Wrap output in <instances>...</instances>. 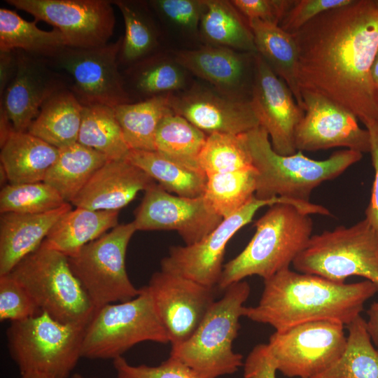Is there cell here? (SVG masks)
<instances>
[{"mask_svg": "<svg viewBox=\"0 0 378 378\" xmlns=\"http://www.w3.org/2000/svg\"><path fill=\"white\" fill-rule=\"evenodd\" d=\"M292 34L299 52L300 90L335 102L364 125L378 120V90L371 74L378 48L377 1L353 0Z\"/></svg>", "mask_w": 378, "mask_h": 378, "instance_id": "6da1fadb", "label": "cell"}, {"mask_svg": "<svg viewBox=\"0 0 378 378\" xmlns=\"http://www.w3.org/2000/svg\"><path fill=\"white\" fill-rule=\"evenodd\" d=\"M377 292L368 280L335 282L288 268L264 280L258 304L245 307L244 316L270 325L275 331L316 321L347 326L360 316L365 302Z\"/></svg>", "mask_w": 378, "mask_h": 378, "instance_id": "7a4b0ae2", "label": "cell"}, {"mask_svg": "<svg viewBox=\"0 0 378 378\" xmlns=\"http://www.w3.org/2000/svg\"><path fill=\"white\" fill-rule=\"evenodd\" d=\"M243 138L256 171L255 197L259 200L280 197L309 202L317 186L337 178L363 157L362 153L350 149L336 151L323 160L311 159L299 150L279 155L260 126L244 133Z\"/></svg>", "mask_w": 378, "mask_h": 378, "instance_id": "3957f363", "label": "cell"}, {"mask_svg": "<svg viewBox=\"0 0 378 378\" xmlns=\"http://www.w3.org/2000/svg\"><path fill=\"white\" fill-rule=\"evenodd\" d=\"M310 215L287 203H277L255 223V232L246 247L223 265L217 288L247 276L267 279L288 269L312 236Z\"/></svg>", "mask_w": 378, "mask_h": 378, "instance_id": "277c9868", "label": "cell"}, {"mask_svg": "<svg viewBox=\"0 0 378 378\" xmlns=\"http://www.w3.org/2000/svg\"><path fill=\"white\" fill-rule=\"evenodd\" d=\"M202 321L184 342L172 346L170 356L190 368L199 378H218L232 374L243 366V356L232 349L244 316L251 287L244 280L225 289Z\"/></svg>", "mask_w": 378, "mask_h": 378, "instance_id": "5b68a950", "label": "cell"}, {"mask_svg": "<svg viewBox=\"0 0 378 378\" xmlns=\"http://www.w3.org/2000/svg\"><path fill=\"white\" fill-rule=\"evenodd\" d=\"M43 312L64 323L86 326L96 310L69 258L45 241L9 273Z\"/></svg>", "mask_w": 378, "mask_h": 378, "instance_id": "8992f818", "label": "cell"}, {"mask_svg": "<svg viewBox=\"0 0 378 378\" xmlns=\"http://www.w3.org/2000/svg\"><path fill=\"white\" fill-rule=\"evenodd\" d=\"M292 265L297 272L335 282L361 276L378 288V232L364 218L312 235Z\"/></svg>", "mask_w": 378, "mask_h": 378, "instance_id": "52a82bcc", "label": "cell"}, {"mask_svg": "<svg viewBox=\"0 0 378 378\" xmlns=\"http://www.w3.org/2000/svg\"><path fill=\"white\" fill-rule=\"evenodd\" d=\"M139 289L130 300L96 309L84 330L81 358L113 360L140 342H169L147 286Z\"/></svg>", "mask_w": 378, "mask_h": 378, "instance_id": "ba28073f", "label": "cell"}, {"mask_svg": "<svg viewBox=\"0 0 378 378\" xmlns=\"http://www.w3.org/2000/svg\"><path fill=\"white\" fill-rule=\"evenodd\" d=\"M85 328L62 323L43 312L11 322L6 330L10 356L20 374L34 372L68 378L81 358Z\"/></svg>", "mask_w": 378, "mask_h": 378, "instance_id": "9c48e42d", "label": "cell"}, {"mask_svg": "<svg viewBox=\"0 0 378 378\" xmlns=\"http://www.w3.org/2000/svg\"><path fill=\"white\" fill-rule=\"evenodd\" d=\"M136 231L133 221L118 224L68 257L71 270L95 309L128 301L139 294L125 266L127 246Z\"/></svg>", "mask_w": 378, "mask_h": 378, "instance_id": "30bf717a", "label": "cell"}, {"mask_svg": "<svg viewBox=\"0 0 378 378\" xmlns=\"http://www.w3.org/2000/svg\"><path fill=\"white\" fill-rule=\"evenodd\" d=\"M122 41V36L113 43L94 48L65 46L46 59L65 76L69 89L83 106L114 108L132 102L119 69Z\"/></svg>", "mask_w": 378, "mask_h": 378, "instance_id": "8fae6325", "label": "cell"}, {"mask_svg": "<svg viewBox=\"0 0 378 378\" xmlns=\"http://www.w3.org/2000/svg\"><path fill=\"white\" fill-rule=\"evenodd\" d=\"M344 326L316 321L275 331L267 348L276 371L287 377L314 378L330 368L347 343Z\"/></svg>", "mask_w": 378, "mask_h": 378, "instance_id": "7c38bea8", "label": "cell"}, {"mask_svg": "<svg viewBox=\"0 0 378 378\" xmlns=\"http://www.w3.org/2000/svg\"><path fill=\"white\" fill-rule=\"evenodd\" d=\"M277 203L292 204L306 213L311 212L313 209L310 202L280 197L259 200L254 196L237 212L223 219L200 241L192 245L172 246L169 255L161 260V270L216 288L222 274L224 253L229 241L252 220L260 208Z\"/></svg>", "mask_w": 378, "mask_h": 378, "instance_id": "4fadbf2b", "label": "cell"}, {"mask_svg": "<svg viewBox=\"0 0 378 378\" xmlns=\"http://www.w3.org/2000/svg\"><path fill=\"white\" fill-rule=\"evenodd\" d=\"M63 34L66 46L88 48L108 43L115 17L108 0H6Z\"/></svg>", "mask_w": 378, "mask_h": 378, "instance_id": "5bb4252c", "label": "cell"}, {"mask_svg": "<svg viewBox=\"0 0 378 378\" xmlns=\"http://www.w3.org/2000/svg\"><path fill=\"white\" fill-rule=\"evenodd\" d=\"M134 214L136 230H175L186 245L200 241L223 220L209 208L203 196L175 195L157 183L144 191Z\"/></svg>", "mask_w": 378, "mask_h": 378, "instance_id": "9a60e30c", "label": "cell"}, {"mask_svg": "<svg viewBox=\"0 0 378 378\" xmlns=\"http://www.w3.org/2000/svg\"><path fill=\"white\" fill-rule=\"evenodd\" d=\"M304 115L294 134L297 151L344 147L370 153L369 132L350 111L321 94L301 90Z\"/></svg>", "mask_w": 378, "mask_h": 378, "instance_id": "2e32d148", "label": "cell"}, {"mask_svg": "<svg viewBox=\"0 0 378 378\" xmlns=\"http://www.w3.org/2000/svg\"><path fill=\"white\" fill-rule=\"evenodd\" d=\"M172 346L188 340L215 301L216 288L160 270L146 286Z\"/></svg>", "mask_w": 378, "mask_h": 378, "instance_id": "e0dca14e", "label": "cell"}, {"mask_svg": "<svg viewBox=\"0 0 378 378\" xmlns=\"http://www.w3.org/2000/svg\"><path fill=\"white\" fill-rule=\"evenodd\" d=\"M251 99L253 111L267 133L273 150L282 155L295 154V130L304 115L286 83L258 55L254 57Z\"/></svg>", "mask_w": 378, "mask_h": 378, "instance_id": "ac0fdd59", "label": "cell"}, {"mask_svg": "<svg viewBox=\"0 0 378 378\" xmlns=\"http://www.w3.org/2000/svg\"><path fill=\"white\" fill-rule=\"evenodd\" d=\"M15 76L1 95L0 119L17 132H27L43 104L55 92L69 88L67 78L41 57L17 50Z\"/></svg>", "mask_w": 378, "mask_h": 378, "instance_id": "d6986e66", "label": "cell"}, {"mask_svg": "<svg viewBox=\"0 0 378 378\" xmlns=\"http://www.w3.org/2000/svg\"><path fill=\"white\" fill-rule=\"evenodd\" d=\"M173 111L207 135L241 134L259 122L250 101L217 90L195 87L179 94H170Z\"/></svg>", "mask_w": 378, "mask_h": 378, "instance_id": "ffe728a7", "label": "cell"}, {"mask_svg": "<svg viewBox=\"0 0 378 378\" xmlns=\"http://www.w3.org/2000/svg\"><path fill=\"white\" fill-rule=\"evenodd\" d=\"M155 181L128 160H108L93 174L71 202L76 207L118 211Z\"/></svg>", "mask_w": 378, "mask_h": 378, "instance_id": "44dd1931", "label": "cell"}, {"mask_svg": "<svg viewBox=\"0 0 378 378\" xmlns=\"http://www.w3.org/2000/svg\"><path fill=\"white\" fill-rule=\"evenodd\" d=\"M255 54L206 45L178 52L174 58L186 70L208 81L218 91L241 98Z\"/></svg>", "mask_w": 378, "mask_h": 378, "instance_id": "7402d4cb", "label": "cell"}, {"mask_svg": "<svg viewBox=\"0 0 378 378\" xmlns=\"http://www.w3.org/2000/svg\"><path fill=\"white\" fill-rule=\"evenodd\" d=\"M71 209L70 203H66L43 214H1L0 276L9 274L23 258L37 249L57 221Z\"/></svg>", "mask_w": 378, "mask_h": 378, "instance_id": "603a6c76", "label": "cell"}, {"mask_svg": "<svg viewBox=\"0 0 378 378\" xmlns=\"http://www.w3.org/2000/svg\"><path fill=\"white\" fill-rule=\"evenodd\" d=\"M1 145V167L8 183H36L59 155V149L28 132H13Z\"/></svg>", "mask_w": 378, "mask_h": 378, "instance_id": "cb8c5ba5", "label": "cell"}, {"mask_svg": "<svg viewBox=\"0 0 378 378\" xmlns=\"http://www.w3.org/2000/svg\"><path fill=\"white\" fill-rule=\"evenodd\" d=\"M248 22L257 54L286 83L297 104L304 109L298 80L299 52L294 36L276 24L260 20Z\"/></svg>", "mask_w": 378, "mask_h": 378, "instance_id": "d4e9b609", "label": "cell"}, {"mask_svg": "<svg viewBox=\"0 0 378 378\" xmlns=\"http://www.w3.org/2000/svg\"><path fill=\"white\" fill-rule=\"evenodd\" d=\"M118 211H97L76 207L67 211L54 225L46 244L68 257L116 227Z\"/></svg>", "mask_w": 378, "mask_h": 378, "instance_id": "484cf974", "label": "cell"}, {"mask_svg": "<svg viewBox=\"0 0 378 378\" xmlns=\"http://www.w3.org/2000/svg\"><path fill=\"white\" fill-rule=\"evenodd\" d=\"M83 106L69 89L53 94L42 106L28 132L61 149L78 142Z\"/></svg>", "mask_w": 378, "mask_h": 378, "instance_id": "4316f807", "label": "cell"}, {"mask_svg": "<svg viewBox=\"0 0 378 378\" xmlns=\"http://www.w3.org/2000/svg\"><path fill=\"white\" fill-rule=\"evenodd\" d=\"M126 90L132 102L172 94L186 85V70L175 59L160 52L127 68L122 74Z\"/></svg>", "mask_w": 378, "mask_h": 378, "instance_id": "83f0119b", "label": "cell"}, {"mask_svg": "<svg viewBox=\"0 0 378 378\" xmlns=\"http://www.w3.org/2000/svg\"><path fill=\"white\" fill-rule=\"evenodd\" d=\"M199 35L206 45L257 53L248 22L244 20L231 1L205 0Z\"/></svg>", "mask_w": 378, "mask_h": 378, "instance_id": "f1b7e54d", "label": "cell"}, {"mask_svg": "<svg viewBox=\"0 0 378 378\" xmlns=\"http://www.w3.org/2000/svg\"><path fill=\"white\" fill-rule=\"evenodd\" d=\"M109 159L92 148L76 143L59 149V155L43 182L71 203L93 174Z\"/></svg>", "mask_w": 378, "mask_h": 378, "instance_id": "f546056e", "label": "cell"}, {"mask_svg": "<svg viewBox=\"0 0 378 378\" xmlns=\"http://www.w3.org/2000/svg\"><path fill=\"white\" fill-rule=\"evenodd\" d=\"M170 94L158 95L114 107L116 118L130 150H155L158 127L165 116L174 113Z\"/></svg>", "mask_w": 378, "mask_h": 378, "instance_id": "4dcf8cb0", "label": "cell"}, {"mask_svg": "<svg viewBox=\"0 0 378 378\" xmlns=\"http://www.w3.org/2000/svg\"><path fill=\"white\" fill-rule=\"evenodd\" d=\"M121 12L125 35L118 55L119 65L127 67L157 52L160 32L148 1L113 0Z\"/></svg>", "mask_w": 378, "mask_h": 378, "instance_id": "1f68e13d", "label": "cell"}, {"mask_svg": "<svg viewBox=\"0 0 378 378\" xmlns=\"http://www.w3.org/2000/svg\"><path fill=\"white\" fill-rule=\"evenodd\" d=\"M126 159L170 193L192 198L204 195L207 176L202 171L187 167L156 150H130Z\"/></svg>", "mask_w": 378, "mask_h": 378, "instance_id": "d6a6232c", "label": "cell"}, {"mask_svg": "<svg viewBox=\"0 0 378 378\" xmlns=\"http://www.w3.org/2000/svg\"><path fill=\"white\" fill-rule=\"evenodd\" d=\"M34 20L27 21L15 11L0 9V50H21L44 59L55 55L66 46V40L57 29H39Z\"/></svg>", "mask_w": 378, "mask_h": 378, "instance_id": "836d02e7", "label": "cell"}, {"mask_svg": "<svg viewBox=\"0 0 378 378\" xmlns=\"http://www.w3.org/2000/svg\"><path fill=\"white\" fill-rule=\"evenodd\" d=\"M78 143L109 160L125 159L130 150L114 108L104 105L83 106Z\"/></svg>", "mask_w": 378, "mask_h": 378, "instance_id": "e575fe53", "label": "cell"}, {"mask_svg": "<svg viewBox=\"0 0 378 378\" xmlns=\"http://www.w3.org/2000/svg\"><path fill=\"white\" fill-rule=\"evenodd\" d=\"M207 136L186 118L172 113L158 127L155 150L187 167L202 171L199 156Z\"/></svg>", "mask_w": 378, "mask_h": 378, "instance_id": "d590c367", "label": "cell"}, {"mask_svg": "<svg viewBox=\"0 0 378 378\" xmlns=\"http://www.w3.org/2000/svg\"><path fill=\"white\" fill-rule=\"evenodd\" d=\"M346 326L347 343L343 355L314 378H378V351L367 331L365 320L360 315Z\"/></svg>", "mask_w": 378, "mask_h": 378, "instance_id": "8d00e7d4", "label": "cell"}, {"mask_svg": "<svg viewBox=\"0 0 378 378\" xmlns=\"http://www.w3.org/2000/svg\"><path fill=\"white\" fill-rule=\"evenodd\" d=\"M255 168L207 176L203 197L209 208L225 219L255 196Z\"/></svg>", "mask_w": 378, "mask_h": 378, "instance_id": "74e56055", "label": "cell"}, {"mask_svg": "<svg viewBox=\"0 0 378 378\" xmlns=\"http://www.w3.org/2000/svg\"><path fill=\"white\" fill-rule=\"evenodd\" d=\"M199 165L206 176L254 168L243 134H209L199 156Z\"/></svg>", "mask_w": 378, "mask_h": 378, "instance_id": "f35d334b", "label": "cell"}, {"mask_svg": "<svg viewBox=\"0 0 378 378\" xmlns=\"http://www.w3.org/2000/svg\"><path fill=\"white\" fill-rule=\"evenodd\" d=\"M66 202L50 186L42 182L8 183L0 192V212L43 214L57 209Z\"/></svg>", "mask_w": 378, "mask_h": 378, "instance_id": "ab89813d", "label": "cell"}, {"mask_svg": "<svg viewBox=\"0 0 378 378\" xmlns=\"http://www.w3.org/2000/svg\"><path fill=\"white\" fill-rule=\"evenodd\" d=\"M152 11L167 23L190 34H199L205 0H151Z\"/></svg>", "mask_w": 378, "mask_h": 378, "instance_id": "60d3db41", "label": "cell"}, {"mask_svg": "<svg viewBox=\"0 0 378 378\" xmlns=\"http://www.w3.org/2000/svg\"><path fill=\"white\" fill-rule=\"evenodd\" d=\"M26 289L10 274L0 276V320L20 321L40 314Z\"/></svg>", "mask_w": 378, "mask_h": 378, "instance_id": "b9f144b4", "label": "cell"}, {"mask_svg": "<svg viewBox=\"0 0 378 378\" xmlns=\"http://www.w3.org/2000/svg\"><path fill=\"white\" fill-rule=\"evenodd\" d=\"M116 378H199L188 366L169 357L158 366L133 365L122 356L113 360Z\"/></svg>", "mask_w": 378, "mask_h": 378, "instance_id": "7bdbcfd3", "label": "cell"}, {"mask_svg": "<svg viewBox=\"0 0 378 378\" xmlns=\"http://www.w3.org/2000/svg\"><path fill=\"white\" fill-rule=\"evenodd\" d=\"M353 0H293L279 26L294 34L320 14L351 4Z\"/></svg>", "mask_w": 378, "mask_h": 378, "instance_id": "ee69618b", "label": "cell"}, {"mask_svg": "<svg viewBox=\"0 0 378 378\" xmlns=\"http://www.w3.org/2000/svg\"><path fill=\"white\" fill-rule=\"evenodd\" d=\"M247 20H260L279 24L293 0H233L231 1Z\"/></svg>", "mask_w": 378, "mask_h": 378, "instance_id": "f6af8a7d", "label": "cell"}, {"mask_svg": "<svg viewBox=\"0 0 378 378\" xmlns=\"http://www.w3.org/2000/svg\"><path fill=\"white\" fill-rule=\"evenodd\" d=\"M243 367L244 378H276L277 371L267 344L255 346L247 356Z\"/></svg>", "mask_w": 378, "mask_h": 378, "instance_id": "bcb514c9", "label": "cell"}, {"mask_svg": "<svg viewBox=\"0 0 378 378\" xmlns=\"http://www.w3.org/2000/svg\"><path fill=\"white\" fill-rule=\"evenodd\" d=\"M370 135V153L374 172L371 197L365 210V218L378 232V120L364 125Z\"/></svg>", "mask_w": 378, "mask_h": 378, "instance_id": "7dc6e473", "label": "cell"}, {"mask_svg": "<svg viewBox=\"0 0 378 378\" xmlns=\"http://www.w3.org/2000/svg\"><path fill=\"white\" fill-rule=\"evenodd\" d=\"M18 66L17 50H0V96L15 76Z\"/></svg>", "mask_w": 378, "mask_h": 378, "instance_id": "c3c4849f", "label": "cell"}, {"mask_svg": "<svg viewBox=\"0 0 378 378\" xmlns=\"http://www.w3.org/2000/svg\"><path fill=\"white\" fill-rule=\"evenodd\" d=\"M366 328L372 344L378 351V300L367 311Z\"/></svg>", "mask_w": 378, "mask_h": 378, "instance_id": "681fc988", "label": "cell"}, {"mask_svg": "<svg viewBox=\"0 0 378 378\" xmlns=\"http://www.w3.org/2000/svg\"><path fill=\"white\" fill-rule=\"evenodd\" d=\"M371 74L373 81L378 90V48L372 65Z\"/></svg>", "mask_w": 378, "mask_h": 378, "instance_id": "f907efd6", "label": "cell"}, {"mask_svg": "<svg viewBox=\"0 0 378 378\" xmlns=\"http://www.w3.org/2000/svg\"><path fill=\"white\" fill-rule=\"evenodd\" d=\"M20 374V378H55L45 374L34 372H25Z\"/></svg>", "mask_w": 378, "mask_h": 378, "instance_id": "816d5d0a", "label": "cell"}, {"mask_svg": "<svg viewBox=\"0 0 378 378\" xmlns=\"http://www.w3.org/2000/svg\"><path fill=\"white\" fill-rule=\"evenodd\" d=\"M70 378H95V377H87L79 373L73 374Z\"/></svg>", "mask_w": 378, "mask_h": 378, "instance_id": "f5cc1de1", "label": "cell"}, {"mask_svg": "<svg viewBox=\"0 0 378 378\" xmlns=\"http://www.w3.org/2000/svg\"><path fill=\"white\" fill-rule=\"evenodd\" d=\"M377 1V3L378 4V0H376Z\"/></svg>", "mask_w": 378, "mask_h": 378, "instance_id": "db71d44e", "label": "cell"}]
</instances>
